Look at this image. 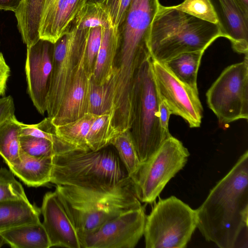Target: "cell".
<instances>
[{
    "label": "cell",
    "instance_id": "cell-28",
    "mask_svg": "<svg viewBox=\"0 0 248 248\" xmlns=\"http://www.w3.org/2000/svg\"><path fill=\"white\" fill-rule=\"evenodd\" d=\"M117 136L111 124V115L107 112L98 115L92 124L86 140L90 150L98 151L110 145Z\"/></svg>",
    "mask_w": 248,
    "mask_h": 248
},
{
    "label": "cell",
    "instance_id": "cell-26",
    "mask_svg": "<svg viewBox=\"0 0 248 248\" xmlns=\"http://www.w3.org/2000/svg\"><path fill=\"white\" fill-rule=\"evenodd\" d=\"M73 23L78 29L82 30L113 25L107 8L100 0L88 1Z\"/></svg>",
    "mask_w": 248,
    "mask_h": 248
},
{
    "label": "cell",
    "instance_id": "cell-7",
    "mask_svg": "<svg viewBox=\"0 0 248 248\" xmlns=\"http://www.w3.org/2000/svg\"><path fill=\"white\" fill-rule=\"evenodd\" d=\"M189 152L172 136L151 157L141 162L130 177L141 202L152 203L166 185L185 166Z\"/></svg>",
    "mask_w": 248,
    "mask_h": 248
},
{
    "label": "cell",
    "instance_id": "cell-22",
    "mask_svg": "<svg viewBox=\"0 0 248 248\" xmlns=\"http://www.w3.org/2000/svg\"><path fill=\"white\" fill-rule=\"evenodd\" d=\"M44 0H23L15 13L17 27L27 48L40 39L39 26Z\"/></svg>",
    "mask_w": 248,
    "mask_h": 248
},
{
    "label": "cell",
    "instance_id": "cell-31",
    "mask_svg": "<svg viewBox=\"0 0 248 248\" xmlns=\"http://www.w3.org/2000/svg\"><path fill=\"white\" fill-rule=\"evenodd\" d=\"M173 7L200 19L217 24V20L209 0H184Z\"/></svg>",
    "mask_w": 248,
    "mask_h": 248
},
{
    "label": "cell",
    "instance_id": "cell-17",
    "mask_svg": "<svg viewBox=\"0 0 248 248\" xmlns=\"http://www.w3.org/2000/svg\"><path fill=\"white\" fill-rule=\"evenodd\" d=\"M82 61L72 84L55 116L51 119L56 125L74 121L88 113L90 78Z\"/></svg>",
    "mask_w": 248,
    "mask_h": 248
},
{
    "label": "cell",
    "instance_id": "cell-14",
    "mask_svg": "<svg viewBox=\"0 0 248 248\" xmlns=\"http://www.w3.org/2000/svg\"><path fill=\"white\" fill-rule=\"evenodd\" d=\"M40 209L51 247L81 248L74 223L56 190L45 194Z\"/></svg>",
    "mask_w": 248,
    "mask_h": 248
},
{
    "label": "cell",
    "instance_id": "cell-33",
    "mask_svg": "<svg viewBox=\"0 0 248 248\" xmlns=\"http://www.w3.org/2000/svg\"><path fill=\"white\" fill-rule=\"evenodd\" d=\"M102 28L90 29L87 43L85 67L90 77L93 75L101 45Z\"/></svg>",
    "mask_w": 248,
    "mask_h": 248
},
{
    "label": "cell",
    "instance_id": "cell-34",
    "mask_svg": "<svg viewBox=\"0 0 248 248\" xmlns=\"http://www.w3.org/2000/svg\"><path fill=\"white\" fill-rule=\"evenodd\" d=\"M132 0H100L107 8L113 25L119 27L125 21L127 11Z\"/></svg>",
    "mask_w": 248,
    "mask_h": 248
},
{
    "label": "cell",
    "instance_id": "cell-32",
    "mask_svg": "<svg viewBox=\"0 0 248 248\" xmlns=\"http://www.w3.org/2000/svg\"><path fill=\"white\" fill-rule=\"evenodd\" d=\"M108 90L106 84L96 83L91 77L90 78L88 113L97 115L110 112Z\"/></svg>",
    "mask_w": 248,
    "mask_h": 248
},
{
    "label": "cell",
    "instance_id": "cell-3",
    "mask_svg": "<svg viewBox=\"0 0 248 248\" xmlns=\"http://www.w3.org/2000/svg\"><path fill=\"white\" fill-rule=\"evenodd\" d=\"M78 232L90 233L108 220L142 206L135 184L127 176L112 187L91 189L56 186Z\"/></svg>",
    "mask_w": 248,
    "mask_h": 248
},
{
    "label": "cell",
    "instance_id": "cell-24",
    "mask_svg": "<svg viewBox=\"0 0 248 248\" xmlns=\"http://www.w3.org/2000/svg\"><path fill=\"white\" fill-rule=\"evenodd\" d=\"M20 130L19 121L15 115L0 124V155L8 166L20 159Z\"/></svg>",
    "mask_w": 248,
    "mask_h": 248
},
{
    "label": "cell",
    "instance_id": "cell-8",
    "mask_svg": "<svg viewBox=\"0 0 248 248\" xmlns=\"http://www.w3.org/2000/svg\"><path fill=\"white\" fill-rule=\"evenodd\" d=\"M89 30H79L74 26L54 44L46 101V112L51 119L57 114L86 56Z\"/></svg>",
    "mask_w": 248,
    "mask_h": 248
},
{
    "label": "cell",
    "instance_id": "cell-36",
    "mask_svg": "<svg viewBox=\"0 0 248 248\" xmlns=\"http://www.w3.org/2000/svg\"><path fill=\"white\" fill-rule=\"evenodd\" d=\"M171 112L167 104L161 100L159 105V118L161 128L165 140L171 136L169 130V121Z\"/></svg>",
    "mask_w": 248,
    "mask_h": 248
},
{
    "label": "cell",
    "instance_id": "cell-15",
    "mask_svg": "<svg viewBox=\"0 0 248 248\" xmlns=\"http://www.w3.org/2000/svg\"><path fill=\"white\" fill-rule=\"evenodd\" d=\"M222 37L228 39L233 49L248 54V9L239 0H209Z\"/></svg>",
    "mask_w": 248,
    "mask_h": 248
},
{
    "label": "cell",
    "instance_id": "cell-6",
    "mask_svg": "<svg viewBox=\"0 0 248 248\" xmlns=\"http://www.w3.org/2000/svg\"><path fill=\"white\" fill-rule=\"evenodd\" d=\"M196 209L171 196L160 199L146 216V248H184L197 226Z\"/></svg>",
    "mask_w": 248,
    "mask_h": 248
},
{
    "label": "cell",
    "instance_id": "cell-5",
    "mask_svg": "<svg viewBox=\"0 0 248 248\" xmlns=\"http://www.w3.org/2000/svg\"><path fill=\"white\" fill-rule=\"evenodd\" d=\"M159 96L149 58L140 66L132 99L131 138L140 162L151 157L164 142L159 118Z\"/></svg>",
    "mask_w": 248,
    "mask_h": 248
},
{
    "label": "cell",
    "instance_id": "cell-25",
    "mask_svg": "<svg viewBox=\"0 0 248 248\" xmlns=\"http://www.w3.org/2000/svg\"><path fill=\"white\" fill-rule=\"evenodd\" d=\"M98 116L96 114L87 113L74 121L56 126V133L64 140L77 149L89 151L87 136L92 124Z\"/></svg>",
    "mask_w": 248,
    "mask_h": 248
},
{
    "label": "cell",
    "instance_id": "cell-4",
    "mask_svg": "<svg viewBox=\"0 0 248 248\" xmlns=\"http://www.w3.org/2000/svg\"><path fill=\"white\" fill-rule=\"evenodd\" d=\"M50 182L86 189L109 188L128 176L118 155L106 147L98 151L74 150L53 156Z\"/></svg>",
    "mask_w": 248,
    "mask_h": 248
},
{
    "label": "cell",
    "instance_id": "cell-20",
    "mask_svg": "<svg viewBox=\"0 0 248 248\" xmlns=\"http://www.w3.org/2000/svg\"><path fill=\"white\" fill-rule=\"evenodd\" d=\"M41 209L29 200L0 202V232L22 225L40 222Z\"/></svg>",
    "mask_w": 248,
    "mask_h": 248
},
{
    "label": "cell",
    "instance_id": "cell-11",
    "mask_svg": "<svg viewBox=\"0 0 248 248\" xmlns=\"http://www.w3.org/2000/svg\"><path fill=\"white\" fill-rule=\"evenodd\" d=\"M152 67L161 100L171 114L181 117L191 128L200 127L203 108L198 92L178 79L164 63L152 60Z\"/></svg>",
    "mask_w": 248,
    "mask_h": 248
},
{
    "label": "cell",
    "instance_id": "cell-40",
    "mask_svg": "<svg viewBox=\"0 0 248 248\" xmlns=\"http://www.w3.org/2000/svg\"><path fill=\"white\" fill-rule=\"evenodd\" d=\"M244 6L248 9V0H239Z\"/></svg>",
    "mask_w": 248,
    "mask_h": 248
},
{
    "label": "cell",
    "instance_id": "cell-27",
    "mask_svg": "<svg viewBox=\"0 0 248 248\" xmlns=\"http://www.w3.org/2000/svg\"><path fill=\"white\" fill-rule=\"evenodd\" d=\"M19 142L23 152L36 157L54 156L78 150L73 146L58 144L45 138L31 135H20Z\"/></svg>",
    "mask_w": 248,
    "mask_h": 248
},
{
    "label": "cell",
    "instance_id": "cell-35",
    "mask_svg": "<svg viewBox=\"0 0 248 248\" xmlns=\"http://www.w3.org/2000/svg\"><path fill=\"white\" fill-rule=\"evenodd\" d=\"M15 106L11 95L0 98V124L14 116Z\"/></svg>",
    "mask_w": 248,
    "mask_h": 248
},
{
    "label": "cell",
    "instance_id": "cell-13",
    "mask_svg": "<svg viewBox=\"0 0 248 248\" xmlns=\"http://www.w3.org/2000/svg\"><path fill=\"white\" fill-rule=\"evenodd\" d=\"M53 48V44L39 39L27 48L25 71L27 92L34 106L43 115L46 112Z\"/></svg>",
    "mask_w": 248,
    "mask_h": 248
},
{
    "label": "cell",
    "instance_id": "cell-1",
    "mask_svg": "<svg viewBox=\"0 0 248 248\" xmlns=\"http://www.w3.org/2000/svg\"><path fill=\"white\" fill-rule=\"evenodd\" d=\"M197 226L206 241L220 248L237 247L248 227V152L211 189L196 209Z\"/></svg>",
    "mask_w": 248,
    "mask_h": 248
},
{
    "label": "cell",
    "instance_id": "cell-39",
    "mask_svg": "<svg viewBox=\"0 0 248 248\" xmlns=\"http://www.w3.org/2000/svg\"><path fill=\"white\" fill-rule=\"evenodd\" d=\"M5 244H8L5 239L0 234V248Z\"/></svg>",
    "mask_w": 248,
    "mask_h": 248
},
{
    "label": "cell",
    "instance_id": "cell-10",
    "mask_svg": "<svg viewBox=\"0 0 248 248\" xmlns=\"http://www.w3.org/2000/svg\"><path fill=\"white\" fill-rule=\"evenodd\" d=\"M145 207L125 211L79 236L81 248H134L143 235Z\"/></svg>",
    "mask_w": 248,
    "mask_h": 248
},
{
    "label": "cell",
    "instance_id": "cell-19",
    "mask_svg": "<svg viewBox=\"0 0 248 248\" xmlns=\"http://www.w3.org/2000/svg\"><path fill=\"white\" fill-rule=\"evenodd\" d=\"M101 28V45L92 76L99 85L105 84L110 78L120 45L119 28L113 25Z\"/></svg>",
    "mask_w": 248,
    "mask_h": 248
},
{
    "label": "cell",
    "instance_id": "cell-2",
    "mask_svg": "<svg viewBox=\"0 0 248 248\" xmlns=\"http://www.w3.org/2000/svg\"><path fill=\"white\" fill-rule=\"evenodd\" d=\"M220 37L217 24L160 4L151 24L148 46L152 60L165 63L182 53L205 51Z\"/></svg>",
    "mask_w": 248,
    "mask_h": 248
},
{
    "label": "cell",
    "instance_id": "cell-38",
    "mask_svg": "<svg viewBox=\"0 0 248 248\" xmlns=\"http://www.w3.org/2000/svg\"><path fill=\"white\" fill-rule=\"evenodd\" d=\"M23 0H0V10L10 11L15 13Z\"/></svg>",
    "mask_w": 248,
    "mask_h": 248
},
{
    "label": "cell",
    "instance_id": "cell-16",
    "mask_svg": "<svg viewBox=\"0 0 248 248\" xmlns=\"http://www.w3.org/2000/svg\"><path fill=\"white\" fill-rule=\"evenodd\" d=\"M87 1L44 0L39 22V39L56 43L69 31L71 23Z\"/></svg>",
    "mask_w": 248,
    "mask_h": 248
},
{
    "label": "cell",
    "instance_id": "cell-9",
    "mask_svg": "<svg viewBox=\"0 0 248 248\" xmlns=\"http://www.w3.org/2000/svg\"><path fill=\"white\" fill-rule=\"evenodd\" d=\"M208 107L220 125L248 118V54L226 67L206 93Z\"/></svg>",
    "mask_w": 248,
    "mask_h": 248
},
{
    "label": "cell",
    "instance_id": "cell-18",
    "mask_svg": "<svg viewBox=\"0 0 248 248\" xmlns=\"http://www.w3.org/2000/svg\"><path fill=\"white\" fill-rule=\"evenodd\" d=\"M53 159V156H33L22 151L19 161L8 167L26 185L39 187L50 182Z\"/></svg>",
    "mask_w": 248,
    "mask_h": 248
},
{
    "label": "cell",
    "instance_id": "cell-30",
    "mask_svg": "<svg viewBox=\"0 0 248 248\" xmlns=\"http://www.w3.org/2000/svg\"><path fill=\"white\" fill-rule=\"evenodd\" d=\"M28 200L22 185L5 168H0V202L8 200Z\"/></svg>",
    "mask_w": 248,
    "mask_h": 248
},
{
    "label": "cell",
    "instance_id": "cell-29",
    "mask_svg": "<svg viewBox=\"0 0 248 248\" xmlns=\"http://www.w3.org/2000/svg\"><path fill=\"white\" fill-rule=\"evenodd\" d=\"M117 150L119 158L130 177L138 169L140 162L133 142L129 129L125 130L113 139L110 142Z\"/></svg>",
    "mask_w": 248,
    "mask_h": 248
},
{
    "label": "cell",
    "instance_id": "cell-37",
    "mask_svg": "<svg viewBox=\"0 0 248 248\" xmlns=\"http://www.w3.org/2000/svg\"><path fill=\"white\" fill-rule=\"evenodd\" d=\"M10 75V68L0 51V96H4L5 94L7 83Z\"/></svg>",
    "mask_w": 248,
    "mask_h": 248
},
{
    "label": "cell",
    "instance_id": "cell-12",
    "mask_svg": "<svg viewBox=\"0 0 248 248\" xmlns=\"http://www.w3.org/2000/svg\"><path fill=\"white\" fill-rule=\"evenodd\" d=\"M160 3L159 0H132L118 54L145 61L151 58L148 41L151 26Z\"/></svg>",
    "mask_w": 248,
    "mask_h": 248
},
{
    "label": "cell",
    "instance_id": "cell-23",
    "mask_svg": "<svg viewBox=\"0 0 248 248\" xmlns=\"http://www.w3.org/2000/svg\"><path fill=\"white\" fill-rule=\"evenodd\" d=\"M204 51L182 53L163 63L178 79L198 92L197 75Z\"/></svg>",
    "mask_w": 248,
    "mask_h": 248
},
{
    "label": "cell",
    "instance_id": "cell-21",
    "mask_svg": "<svg viewBox=\"0 0 248 248\" xmlns=\"http://www.w3.org/2000/svg\"><path fill=\"white\" fill-rule=\"evenodd\" d=\"M8 245L14 248L51 247L46 231L40 222L26 224L0 232Z\"/></svg>",
    "mask_w": 248,
    "mask_h": 248
}]
</instances>
